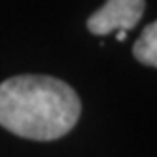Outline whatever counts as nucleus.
I'll return each mask as SVG.
<instances>
[{
  "label": "nucleus",
  "mask_w": 157,
  "mask_h": 157,
  "mask_svg": "<svg viewBox=\"0 0 157 157\" xmlns=\"http://www.w3.org/2000/svg\"><path fill=\"white\" fill-rule=\"evenodd\" d=\"M116 38H117V42H123V40L127 38V32L125 30H117L116 32Z\"/></svg>",
  "instance_id": "nucleus-4"
},
{
  "label": "nucleus",
  "mask_w": 157,
  "mask_h": 157,
  "mask_svg": "<svg viewBox=\"0 0 157 157\" xmlns=\"http://www.w3.org/2000/svg\"><path fill=\"white\" fill-rule=\"evenodd\" d=\"M144 8L146 0H106V4L87 19V30L98 36L117 30L127 32L138 25Z\"/></svg>",
  "instance_id": "nucleus-2"
},
{
  "label": "nucleus",
  "mask_w": 157,
  "mask_h": 157,
  "mask_svg": "<svg viewBox=\"0 0 157 157\" xmlns=\"http://www.w3.org/2000/svg\"><path fill=\"white\" fill-rule=\"evenodd\" d=\"M80 114V97L59 78L21 74L0 83V127L21 138H63L74 129Z\"/></svg>",
  "instance_id": "nucleus-1"
},
{
  "label": "nucleus",
  "mask_w": 157,
  "mask_h": 157,
  "mask_svg": "<svg viewBox=\"0 0 157 157\" xmlns=\"http://www.w3.org/2000/svg\"><path fill=\"white\" fill-rule=\"evenodd\" d=\"M132 55L140 64L157 68V21L146 25L132 46Z\"/></svg>",
  "instance_id": "nucleus-3"
}]
</instances>
